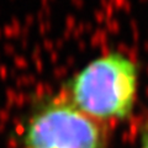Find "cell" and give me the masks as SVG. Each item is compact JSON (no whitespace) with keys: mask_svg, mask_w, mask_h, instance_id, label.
<instances>
[{"mask_svg":"<svg viewBox=\"0 0 148 148\" xmlns=\"http://www.w3.org/2000/svg\"><path fill=\"white\" fill-rule=\"evenodd\" d=\"M141 148H148V127L143 131L142 141H141Z\"/></svg>","mask_w":148,"mask_h":148,"instance_id":"obj_3","label":"cell"},{"mask_svg":"<svg viewBox=\"0 0 148 148\" xmlns=\"http://www.w3.org/2000/svg\"><path fill=\"white\" fill-rule=\"evenodd\" d=\"M99 121L67 98L48 99L32 111L24 131L25 148H105Z\"/></svg>","mask_w":148,"mask_h":148,"instance_id":"obj_2","label":"cell"},{"mask_svg":"<svg viewBox=\"0 0 148 148\" xmlns=\"http://www.w3.org/2000/svg\"><path fill=\"white\" fill-rule=\"evenodd\" d=\"M137 88V63L127 54L112 51L74 74L66 85V98L99 122L123 120L133 110Z\"/></svg>","mask_w":148,"mask_h":148,"instance_id":"obj_1","label":"cell"}]
</instances>
